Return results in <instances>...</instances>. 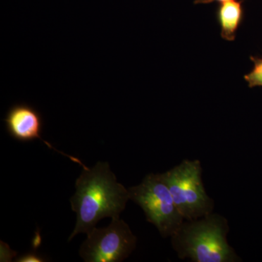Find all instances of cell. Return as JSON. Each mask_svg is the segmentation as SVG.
Wrapping results in <instances>:
<instances>
[{
    "label": "cell",
    "instance_id": "6",
    "mask_svg": "<svg viewBox=\"0 0 262 262\" xmlns=\"http://www.w3.org/2000/svg\"><path fill=\"white\" fill-rule=\"evenodd\" d=\"M5 122L8 134L15 140L27 142L40 139L48 147L56 150L41 137L43 124L42 117L30 105L18 103L12 106L5 117Z\"/></svg>",
    "mask_w": 262,
    "mask_h": 262
},
{
    "label": "cell",
    "instance_id": "7",
    "mask_svg": "<svg viewBox=\"0 0 262 262\" xmlns=\"http://www.w3.org/2000/svg\"><path fill=\"white\" fill-rule=\"evenodd\" d=\"M243 0H232L220 3L216 10V19L221 28V36L225 40L232 42L236 33L244 21Z\"/></svg>",
    "mask_w": 262,
    "mask_h": 262
},
{
    "label": "cell",
    "instance_id": "10",
    "mask_svg": "<svg viewBox=\"0 0 262 262\" xmlns=\"http://www.w3.org/2000/svg\"><path fill=\"white\" fill-rule=\"evenodd\" d=\"M232 1V0H195L194 2V4H210V3L218 2V3H223L226 2Z\"/></svg>",
    "mask_w": 262,
    "mask_h": 262
},
{
    "label": "cell",
    "instance_id": "9",
    "mask_svg": "<svg viewBox=\"0 0 262 262\" xmlns=\"http://www.w3.org/2000/svg\"><path fill=\"white\" fill-rule=\"evenodd\" d=\"M15 261L18 262H42L45 261V258L39 253L36 252H29L22 255L20 257L17 258Z\"/></svg>",
    "mask_w": 262,
    "mask_h": 262
},
{
    "label": "cell",
    "instance_id": "2",
    "mask_svg": "<svg viewBox=\"0 0 262 262\" xmlns=\"http://www.w3.org/2000/svg\"><path fill=\"white\" fill-rule=\"evenodd\" d=\"M229 227L225 217L211 213L184 222L170 237L181 259L194 262H238L241 258L227 241Z\"/></svg>",
    "mask_w": 262,
    "mask_h": 262
},
{
    "label": "cell",
    "instance_id": "4",
    "mask_svg": "<svg viewBox=\"0 0 262 262\" xmlns=\"http://www.w3.org/2000/svg\"><path fill=\"white\" fill-rule=\"evenodd\" d=\"M128 192L130 200L141 207L162 237H171L184 222L161 173L148 174Z\"/></svg>",
    "mask_w": 262,
    "mask_h": 262
},
{
    "label": "cell",
    "instance_id": "8",
    "mask_svg": "<svg viewBox=\"0 0 262 262\" xmlns=\"http://www.w3.org/2000/svg\"><path fill=\"white\" fill-rule=\"evenodd\" d=\"M253 62V70L244 76L245 80L248 82L250 89L261 86L262 87V58L251 56Z\"/></svg>",
    "mask_w": 262,
    "mask_h": 262
},
{
    "label": "cell",
    "instance_id": "1",
    "mask_svg": "<svg viewBox=\"0 0 262 262\" xmlns=\"http://www.w3.org/2000/svg\"><path fill=\"white\" fill-rule=\"evenodd\" d=\"M82 168L70 199L77 222L69 242L77 234H89L103 219L120 217L130 200L128 189L117 182L108 162L98 161L93 168L84 165Z\"/></svg>",
    "mask_w": 262,
    "mask_h": 262
},
{
    "label": "cell",
    "instance_id": "3",
    "mask_svg": "<svg viewBox=\"0 0 262 262\" xmlns=\"http://www.w3.org/2000/svg\"><path fill=\"white\" fill-rule=\"evenodd\" d=\"M202 173L199 160H184L161 173L184 220L201 218L213 213L214 209V201L206 192Z\"/></svg>",
    "mask_w": 262,
    "mask_h": 262
},
{
    "label": "cell",
    "instance_id": "5",
    "mask_svg": "<svg viewBox=\"0 0 262 262\" xmlns=\"http://www.w3.org/2000/svg\"><path fill=\"white\" fill-rule=\"evenodd\" d=\"M137 237L120 217L112 219L108 227H95L79 251L85 262H120L135 250Z\"/></svg>",
    "mask_w": 262,
    "mask_h": 262
}]
</instances>
